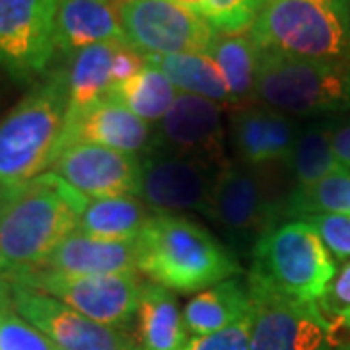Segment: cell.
Listing matches in <instances>:
<instances>
[{
  "label": "cell",
  "mask_w": 350,
  "mask_h": 350,
  "mask_svg": "<svg viewBox=\"0 0 350 350\" xmlns=\"http://www.w3.org/2000/svg\"><path fill=\"white\" fill-rule=\"evenodd\" d=\"M148 152L224 167L230 160L226 156L222 105L193 94H179L172 109L154 125Z\"/></svg>",
  "instance_id": "13"
},
{
  "label": "cell",
  "mask_w": 350,
  "mask_h": 350,
  "mask_svg": "<svg viewBox=\"0 0 350 350\" xmlns=\"http://www.w3.org/2000/svg\"><path fill=\"white\" fill-rule=\"evenodd\" d=\"M152 137L154 125L142 121L125 105L105 98L84 111L66 117L61 152L68 144L90 142L140 158L150 150Z\"/></svg>",
  "instance_id": "17"
},
{
  "label": "cell",
  "mask_w": 350,
  "mask_h": 350,
  "mask_svg": "<svg viewBox=\"0 0 350 350\" xmlns=\"http://www.w3.org/2000/svg\"><path fill=\"white\" fill-rule=\"evenodd\" d=\"M59 0H0V66L18 84L36 82L57 53Z\"/></svg>",
  "instance_id": "10"
},
{
  "label": "cell",
  "mask_w": 350,
  "mask_h": 350,
  "mask_svg": "<svg viewBox=\"0 0 350 350\" xmlns=\"http://www.w3.org/2000/svg\"><path fill=\"white\" fill-rule=\"evenodd\" d=\"M154 213L156 208L138 197L88 199L78 232L105 241H133L142 234Z\"/></svg>",
  "instance_id": "22"
},
{
  "label": "cell",
  "mask_w": 350,
  "mask_h": 350,
  "mask_svg": "<svg viewBox=\"0 0 350 350\" xmlns=\"http://www.w3.org/2000/svg\"><path fill=\"white\" fill-rule=\"evenodd\" d=\"M298 129L292 117L265 105H243L230 113V138L238 162L257 170L286 165Z\"/></svg>",
  "instance_id": "16"
},
{
  "label": "cell",
  "mask_w": 350,
  "mask_h": 350,
  "mask_svg": "<svg viewBox=\"0 0 350 350\" xmlns=\"http://www.w3.org/2000/svg\"><path fill=\"white\" fill-rule=\"evenodd\" d=\"M265 2H271V0H257V4H259V8H261L262 4H265Z\"/></svg>",
  "instance_id": "38"
},
{
  "label": "cell",
  "mask_w": 350,
  "mask_h": 350,
  "mask_svg": "<svg viewBox=\"0 0 350 350\" xmlns=\"http://www.w3.org/2000/svg\"><path fill=\"white\" fill-rule=\"evenodd\" d=\"M138 271L172 292H200L241 275L230 247L195 220L156 211L137 238Z\"/></svg>",
  "instance_id": "2"
},
{
  "label": "cell",
  "mask_w": 350,
  "mask_h": 350,
  "mask_svg": "<svg viewBox=\"0 0 350 350\" xmlns=\"http://www.w3.org/2000/svg\"><path fill=\"white\" fill-rule=\"evenodd\" d=\"M335 275L333 255L306 220L276 224L251 250L247 278L298 300L319 301Z\"/></svg>",
  "instance_id": "6"
},
{
  "label": "cell",
  "mask_w": 350,
  "mask_h": 350,
  "mask_svg": "<svg viewBox=\"0 0 350 350\" xmlns=\"http://www.w3.org/2000/svg\"><path fill=\"white\" fill-rule=\"evenodd\" d=\"M257 12V0H211L202 20H206L216 31L239 33L250 29Z\"/></svg>",
  "instance_id": "30"
},
{
  "label": "cell",
  "mask_w": 350,
  "mask_h": 350,
  "mask_svg": "<svg viewBox=\"0 0 350 350\" xmlns=\"http://www.w3.org/2000/svg\"><path fill=\"white\" fill-rule=\"evenodd\" d=\"M88 197L53 172L0 189V276L38 269L78 230Z\"/></svg>",
  "instance_id": "1"
},
{
  "label": "cell",
  "mask_w": 350,
  "mask_h": 350,
  "mask_svg": "<svg viewBox=\"0 0 350 350\" xmlns=\"http://www.w3.org/2000/svg\"><path fill=\"white\" fill-rule=\"evenodd\" d=\"M284 214L294 220L310 214L350 216V172L329 175L312 187L288 193Z\"/></svg>",
  "instance_id": "28"
},
{
  "label": "cell",
  "mask_w": 350,
  "mask_h": 350,
  "mask_svg": "<svg viewBox=\"0 0 350 350\" xmlns=\"http://www.w3.org/2000/svg\"><path fill=\"white\" fill-rule=\"evenodd\" d=\"M142 68H146V59H144V55L140 51L135 49L133 45H129L126 41L115 43L111 63L113 86L137 76Z\"/></svg>",
  "instance_id": "34"
},
{
  "label": "cell",
  "mask_w": 350,
  "mask_h": 350,
  "mask_svg": "<svg viewBox=\"0 0 350 350\" xmlns=\"http://www.w3.org/2000/svg\"><path fill=\"white\" fill-rule=\"evenodd\" d=\"M250 350H350V340L327 321L317 301L298 300L251 280Z\"/></svg>",
  "instance_id": "7"
},
{
  "label": "cell",
  "mask_w": 350,
  "mask_h": 350,
  "mask_svg": "<svg viewBox=\"0 0 350 350\" xmlns=\"http://www.w3.org/2000/svg\"><path fill=\"white\" fill-rule=\"evenodd\" d=\"M331 144L337 160L350 172V121L333 125Z\"/></svg>",
  "instance_id": "35"
},
{
  "label": "cell",
  "mask_w": 350,
  "mask_h": 350,
  "mask_svg": "<svg viewBox=\"0 0 350 350\" xmlns=\"http://www.w3.org/2000/svg\"><path fill=\"white\" fill-rule=\"evenodd\" d=\"M262 172L230 160L214 183L208 218L238 253H251L259 238L273 230L276 218L284 214V204L273 199Z\"/></svg>",
  "instance_id": "8"
},
{
  "label": "cell",
  "mask_w": 350,
  "mask_h": 350,
  "mask_svg": "<svg viewBox=\"0 0 350 350\" xmlns=\"http://www.w3.org/2000/svg\"><path fill=\"white\" fill-rule=\"evenodd\" d=\"M206 55L222 70L234 107H243L255 101L257 49L247 31H239V33L218 31Z\"/></svg>",
  "instance_id": "26"
},
{
  "label": "cell",
  "mask_w": 350,
  "mask_h": 350,
  "mask_svg": "<svg viewBox=\"0 0 350 350\" xmlns=\"http://www.w3.org/2000/svg\"><path fill=\"white\" fill-rule=\"evenodd\" d=\"M257 53L310 61H350L347 0H271L247 29Z\"/></svg>",
  "instance_id": "4"
},
{
  "label": "cell",
  "mask_w": 350,
  "mask_h": 350,
  "mask_svg": "<svg viewBox=\"0 0 350 350\" xmlns=\"http://www.w3.org/2000/svg\"><path fill=\"white\" fill-rule=\"evenodd\" d=\"M179 92L165 76L146 64L137 76L129 78L109 90L107 98L125 105L142 121L156 125L162 121L165 113L172 109Z\"/></svg>",
  "instance_id": "27"
},
{
  "label": "cell",
  "mask_w": 350,
  "mask_h": 350,
  "mask_svg": "<svg viewBox=\"0 0 350 350\" xmlns=\"http://www.w3.org/2000/svg\"><path fill=\"white\" fill-rule=\"evenodd\" d=\"M101 2H105V4H109V6H113L115 10H121L123 6H125L129 0H101Z\"/></svg>",
  "instance_id": "37"
},
{
  "label": "cell",
  "mask_w": 350,
  "mask_h": 350,
  "mask_svg": "<svg viewBox=\"0 0 350 350\" xmlns=\"http://www.w3.org/2000/svg\"><path fill=\"white\" fill-rule=\"evenodd\" d=\"M146 64L160 70L179 94H193L220 105L234 107L224 75L218 64L204 53H177V55H144Z\"/></svg>",
  "instance_id": "23"
},
{
  "label": "cell",
  "mask_w": 350,
  "mask_h": 350,
  "mask_svg": "<svg viewBox=\"0 0 350 350\" xmlns=\"http://www.w3.org/2000/svg\"><path fill=\"white\" fill-rule=\"evenodd\" d=\"M255 101L286 117L350 109V61H310L257 53Z\"/></svg>",
  "instance_id": "5"
},
{
  "label": "cell",
  "mask_w": 350,
  "mask_h": 350,
  "mask_svg": "<svg viewBox=\"0 0 350 350\" xmlns=\"http://www.w3.org/2000/svg\"><path fill=\"white\" fill-rule=\"evenodd\" d=\"M333 123H310L300 126L288 158V172L292 175V191H301L315 185L329 175L349 172L338 162L331 144Z\"/></svg>",
  "instance_id": "25"
},
{
  "label": "cell",
  "mask_w": 350,
  "mask_h": 350,
  "mask_svg": "<svg viewBox=\"0 0 350 350\" xmlns=\"http://www.w3.org/2000/svg\"><path fill=\"white\" fill-rule=\"evenodd\" d=\"M125 39L142 55L208 53L216 29L170 0H129L119 10Z\"/></svg>",
  "instance_id": "11"
},
{
  "label": "cell",
  "mask_w": 350,
  "mask_h": 350,
  "mask_svg": "<svg viewBox=\"0 0 350 350\" xmlns=\"http://www.w3.org/2000/svg\"><path fill=\"white\" fill-rule=\"evenodd\" d=\"M220 170L162 152H146L140 156L138 197L156 211H193L208 218Z\"/></svg>",
  "instance_id": "14"
},
{
  "label": "cell",
  "mask_w": 350,
  "mask_h": 350,
  "mask_svg": "<svg viewBox=\"0 0 350 350\" xmlns=\"http://www.w3.org/2000/svg\"><path fill=\"white\" fill-rule=\"evenodd\" d=\"M10 284L16 310L45 333L59 350H140L126 331L101 325L66 304L4 276Z\"/></svg>",
  "instance_id": "12"
},
{
  "label": "cell",
  "mask_w": 350,
  "mask_h": 350,
  "mask_svg": "<svg viewBox=\"0 0 350 350\" xmlns=\"http://www.w3.org/2000/svg\"><path fill=\"white\" fill-rule=\"evenodd\" d=\"M317 306L331 325L350 335V261L338 269Z\"/></svg>",
  "instance_id": "31"
},
{
  "label": "cell",
  "mask_w": 350,
  "mask_h": 350,
  "mask_svg": "<svg viewBox=\"0 0 350 350\" xmlns=\"http://www.w3.org/2000/svg\"><path fill=\"white\" fill-rule=\"evenodd\" d=\"M49 172L88 199L138 197L140 191V158L100 144H68Z\"/></svg>",
  "instance_id": "15"
},
{
  "label": "cell",
  "mask_w": 350,
  "mask_h": 350,
  "mask_svg": "<svg viewBox=\"0 0 350 350\" xmlns=\"http://www.w3.org/2000/svg\"><path fill=\"white\" fill-rule=\"evenodd\" d=\"M137 327L140 350H181L189 340L187 325L175 294L156 282L142 286Z\"/></svg>",
  "instance_id": "21"
},
{
  "label": "cell",
  "mask_w": 350,
  "mask_h": 350,
  "mask_svg": "<svg viewBox=\"0 0 350 350\" xmlns=\"http://www.w3.org/2000/svg\"><path fill=\"white\" fill-rule=\"evenodd\" d=\"M250 282L241 276H232L197 292L185 304L183 319L189 333L200 337L238 323L250 315Z\"/></svg>",
  "instance_id": "20"
},
{
  "label": "cell",
  "mask_w": 350,
  "mask_h": 350,
  "mask_svg": "<svg viewBox=\"0 0 350 350\" xmlns=\"http://www.w3.org/2000/svg\"><path fill=\"white\" fill-rule=\"evenodd\" d=\"M115 43H100L68 57V111L66 117L84 111L90 105L105 100L111 90V63Z\"/></svg>",
  "instance_id": "24"
},
{
  "label": "cell",
  "mask_w": 350,
  "mask_h": 350,
  "mask_svg": "<svg viewBox=\"0 0 350 350\" xmlns=\"http://www.w3.org/2000/svg\"><path fill=\"white\" fill-rule=\"evenodd\" d=\"M8 278L49 294L88 319L115 329H123L137 317L144 286L137 273L75 276L31 269Z\"/></svg>",
  "instance_id": "9"
},
{
  "label": "cell",
  "mask_w": 350,
  "mask_h": 350,
  "mask_svg": "<svg viewBox=\"0 0 350 350\" xmlns=\"http://www.w3.org/2000/svg\"><path fill=\"white\" fill-rule=\"evenodd\" d=\"M296 220H306L323 239L329 253L337 259L350 257V216L342 214H310Z\"/></svg>",
  "instance_id": "32"
},
{
  "label": "cell",
  "mask_w": 350,
  "mask_h": 350,
  "mask_svg": "<svg viewBox=\"0 0 350 350\" xmlns=\"http://www.w3.org/2000/svg\"><path fill=\"white\" fill-rule=\"evenodd\" d=\"M347 2H349V6H350V0H347Z\"/></svg>",
  "instance_id": "39"
},
{
  "label": "cell",
  "mask_w": 350,
  "mask_h": 350,
  "mask_svg": "<svg viewBox=\"0 0 350 350\" xmlns=\"http://www.w3.org/2000/svg\"><path fill=\"white\" fill-rule=\"evenodd\" d=\"M68 111L66 68H57L0 121V189L47 174L61 154Z\"/></svg>",
  "instance_id": "3"
},
{
  "label": "cell",
  "mask_w": 350,
  "mask_h": 350,
  "mask_svg": "<svg viewBox=\"0 0 350 350\" xmlns=\"http://www.w3.org/2000/svg\"><path fill=\"white\" fill-rule=\"evenodd\" d=\"M251 315L211 335L191 337L181 350H250Z\"/></svg>",
  "instance_id": "33"
},
{
  "label": "cell",
  "mask_w": 350,
  "mask_h": 350,
  "mask_svg": "<svg viewBox=\"0 0 350 350\" xmlns=\"http://www.w3.org/2000/svg\"><path fill=\"white\" fill-rule=\"evenodd\" d=\"M170 2H174L177 6H181V8H185L189 12L197 14V16H204L206 12V8H208V2L211 0H170Z\"/></svg>",
  "instance_id": "36"
},
{
  "label": "cell",
  "mask_w": 350,
  "mask_h": 350,
  "mask_svg": "<svg viewBox=\"0 0 350 350\" xmlns=\"http://www.w3.org/2000/svg\"><path fill=\"white\" fill-rule=\"evenodd\" d=\"M38 269L75 276L123 275L138 271L137 239L105 241L72 232L51 251Z\"/></svg>",
  "instance_id": "18"
},
{
  "label": "cell",
  "mask_w": 350,
  "mask_h": 350,
  "mask_svg": "<svg viewBox=\"0 0 350 350\" xmlns=\"http://www.w3.org/2000/svg\"><path fill=\"white\" fill-rule=\"evenodd\" d=\"M126 41L119 10L101 0H59L57 51L72 57L78 51Z\"/></svg>",
  "instance_id": "19"
},
{
  "label": "cell",
  "mask_w": 350,
  "mask_h": 350,
  "mask_svg": "<svg viewBox=\"0 0 350 350\" xmlns=\"http://www.w3.org/2000/svg\"><path fill=\"white\" fill-rule=\"evenodd\" d=\"M0 350H59L45 333L16 310L10 284L4 276L0 278Z\"/></svg>",
  "instance_id": "29"
}]
</instances>
